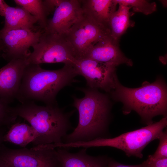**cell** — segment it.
<instances>
[{"label":"cell","instance_id":"6da1fadb","mask_svg":"<svg viewBox=\"0 0 167 167\" xmlns=\"http://www.w3.org/2000/svg\"><path fill=\"white\" fill-rule=\"evenodd\" d=\"M78 90L83 92L84 96L80 98L72 97L73 106L78 112V125L71 133L64 138L62 143L110 138L109 126L112 105L109 96L88 87Z\"/></svg>","mask_w":167,"mask_h":167},{"label":"cell","instance_id":"7a4b0ae2","mask_svg":"<svg viewBox=\"0 0 167 167\" xmlns=\"http://www.w3.org/2000/svg\"><path fill=\"white\" fill-rule=\"evenodd\" d=\"M78 74L74 65L64 64L55 70L43 69L39 65L28 64L25 68L16 99L21 103L40 101L46 105H58L56 97L64 87L76 81Z\"/></svg>","mask_w":167,"mask_h":167},{"label":"cell","instance_id":"3957f363","mask_svg":"<svg viewBox=\"0 0 167 167\" xmlns=\"http://www.w3.org/2000/svg\"><path fill=\"white\" fill-rule=\"evenodd\" d=\"M12 108L15 114L27 121L34 130L36 137L32 143L35 146L62 143L72 128L70 118L74 111L66 112L58 105L40 106L31 101Z\"/></svg>","mask_w":167,"mask_h":167},{"label":"cell","instance_id":"277c9868","mask_svg":"<svg viewBox=\"0 0 167 167\" xmlns=\"http://www.w3.org/2000/svg\"><path fill=\"white\" fill-rule=\"evenodd\" d=\"M110 93L114 100L123 104L124 114L135 111L146 125L153 123L156 116H167V88L161 78L152 83L145 82L141 87L134 88L123 86L118 80Z\"/></svg>","mask_w":167,"mask_h":167},{"label":"cell","instance_id":"5b68a950","mask_svg":"<svg viewBox=\"0 0 167 167\" xmlns=\"http://www.w3.org/2000/svg\"><path fill=\"white\" fill-rule=\"evenodd\" d=\"M167 125V117L158 122L139 129L123 133L114 138L96 139L87 141L75 142V148L87 149L91 147H108L123 151L128 157L142 158L143 151L151 142L158 139Z\"/></svg>","mask_w":167,"mask_h":167},{"label":"cell","instance_id":"8992f818","mask_svg":"<svg viewBox=\"0 0 167 167\" xmlns=\"http://www.w3.org/2000/svg\"><path fill=\"white\" fill-rule=\"evenodd\" d=\"M27 58L29 64L63 63L75 65L77 60L63 35L43 32Z\"/></svg>","mask_w":167,"mask_h":167},{"label":"cell","instance_id":"52a82bcc","mask_svg":"<svg viewBox=\"0 0 167 167\" xmlns=\"http://www.w3.org/2000/svg\"><path fill=\"white\" fill-rule=\"evenodd\" d=\"M76 60L83 59L92 45L110 36L109 28L100 24L83 13L68 31L63 35Z\"/></svg>","mask_w":167,"mask_h":167},{"label":"cell","instance_id":"ba28073f","mask_svg":"<svg viewBox=\"0 0 167 167\" xmlns=\"http://www.w3.org/2000/svg\"><path fill=\"white\" fill-rule=\"evenodd\" d=\"M0 158L8 167H60L57 150L47 145L13 149L2 144Z\"/></svg>","mask_w":167,"mask_h":167},{"label":"cell","instance_id":"9c48e42d","mask_svg":"<svg viewBox=\"0 0 167 167\" xmlns=\"http://www.w3.org/2000/svg\"><path fill=\"white\" fill-rule=\"evenodd\" d=\"M43 32L24 29L0 30V50L2 57L8 62L28 58L29 48L39 41Z\"/></svg>","mask_w":167,"mask_h":167},{"label":"cell","instance_id":"30bf717a","mask_svg":"<svg viewBox=\"0 0 167 167\" xmlns=\"http://www.w3.org/2000/svg\"><path fill=\"white\" fill-rule=\"evenodd\" d=\"M75 67L78 75L83 76L88 87L110 93L118 80L116 67L89 58L77 60Z\"/></svg>","mask_w":167,"mask_h":167},{"label":"cell","instance_id":"8fae6325","mask_svg":"<svg viewBox=\"0 0 167 167\" xmlns=\"http://www.w3.org/2000/svg\"><path fill=\"white\" fill-rule=\"evenodd\" d=\"M83 14L80 0H59L53 16L48 19L44 32L64 35Z\"/></svg>","mask_w":167,"mask_h":167},{"label":"cell","instance_id":"7c38bea8","mask_svg":"<svg viewBox=\"0 0 167 167\" xmlns=\"http://www.w3.org/2000/svg\"><path fill=\"white\" fill-rule=\"evenodd\" d=\"M27 58L11 61L0 69V97L8 104L16 97L24 69L28 64Z\"/></svg>","mask_w":167,"mask_h":167},{"label":"cell","instance_id":"4fadbf2b","mask_svg":"<svg viewBox=\"0 0 167 167\" xmlns=\"http://www.w3.org/2000/svg\"><path fill=\"white\" fill-rule=\"evenodd\" d=\"M85 58L116 67L123 64L129 66L133 65L131 60L122 52L118 43L115 42L110 35L99 41L89 48L83 58Z\"/></svg>","mask_w":167,"mask_h":167},{"label":"cell","instance_id":"5bb4252c","mask_svg":"<svg viewBox=\"0 0 167 167\" xmlns=\"http://www.w3.org/2000/svg\"><path fill=\"white\" fill-rule=\"evenodd\" d=\"M84 148L76 153L58 148L57 150L60 167H107L109 157L106 156H93L88 155Z\"/></svg>","mask_w":167,"mask_h":167},{"label":"cell","instance_id":"9a60e30c","mask_svg":"<svg viewBox=\"0 0 167 167\" xmlns=\"http://www.w3.org/2000/svg\"><path fill=\"white\" fill-rule=\"evenodd\" d=\"M80 1L84 14L98 23L109 28L110 18L116 11L117 5L114 0Z\"/></svg>","mask_w":167,"mask_h":167},{"label":"cell","instance_id":"2e32d148","mask_svg":"<svg viewBox=\"0 0 167 167\" xmlns=\"http://www.w3.org/2000/svg\"><path fill=\"white\" fill-rule=\"evenodd\" d=\"M5 24L2 29H24L33 31L37 22L36 18L22 7H12L7 5L4 11Z\"/></svg>","mask_w":167,"mask_h":167},{"label":"cell","instance_id":"e0dca14e","mask_svg":"<svg viewBox=\"0 0 167 167\" xmlns=\"http://www.w3.org/2000/svg\"><path fill=\"white\" fill-rule=\"evenodd\" d=\"M118 9L111 15L109 22L110 36L116 42L118 41L127 29L134 25L130 19L131 6L119 4Z\"/></svg>","mask_w":167,"mask_h":167},{"label":"cell","instance_id":"ac0fdd59","mask_svg":"<svg viewBox=\"0 0 167 167\" xmlns=\"http://www.w3.org/2000/svg\"><path fill=\"white\" fill-rule=\"evenodd\" d=\"M36 137L35 132L31 126L24 123L15 122L4 135L3 141L24 148L32 143Z\"/></svg>","mask_w":167,"mask_h":167},{"label":"cell","instance_id":"d6986e66","mask_svg":"<svg viewBox=\"0 0 167 167\" xmlns=\"http://www.w3.org/2000/svg\"><path fill=\"white\" fill-rule=\"evenodd\" d=\"M18 6L22 7L30 14L36 18L41 28L44 30L46 27L50 13L45 0H14Z\"/></svg>","mask_w":167,"mask_h":167},{"label":"cell","instance_id":"ffe728a7","mask_svg":"<svg viewBox=\"0 0 167 167\" xmlns=\"http://www.w3.org/2000/svg\"><path fill=\"white\" fill-rule=\"evenodd\" d=\"M117 4L130 6L134 11L142 13L145 15L151 14L157 10L156 3L144 0H114Z\"/></svg>","mask_w":167,"mask_h":167},{"label":"cell","instance_id":"44dd1931","mask_svg":"<svg viewBox=\"0 0 167 167\" xmlns=\"http://www.w3.org/2000/svg\"><path fill=\"white\" fill-rule=\"evenodd\" d=\"M18 117L13 112L12 107L0 97V127H8L15 122Z\"/></svg>","mask_w":167,"mask_h":167},{"label":"cell","instance_id":"7402d4cb","mask_svg":"<svg viewBox=\"0 0 167 167\" xmlns=\"http://www.w3.org/2000/svg\"><path fill=\"white\" fill-rule=\"evenodd\" d=\"M158 139L159 142L156 151L152 156L156 158H167V131H164Z\"/></svg>","mask_w":167,"mask_h":167},{"label":"cell","instance_id":"603a6c76","mask_svg":"<svg viewBox=\"0 0 167 167\" xmlns=\"http://www.w3.org/2000/svg\"><path fill=\"white\" fill-rule=\"evenodd\" d=\"M141 164L143 167H167V158H156L149 155Z\"/></svg>","mask_w":167,"mask_h":167},{"label":"cell","instance_id":"cb8c5ba5","mask_svg":"<svg viewBox=\"0 0 167 167\" xmlns=\"http://www.w3.org/2000/svg\"><path fill=\"white\" fill-rule=\"evenodd\" d=\"M107 167H143L141 164L135 165H128L119 163L111 158H109Z\"/></svg>","mask_w":167,"mask_h":167},{"label":"cell","instance_id":"d4e9b609","mask_svg":"<svg viewBox=\"0 0 167 167\" xmlns=\"http://www.w3.org/2000/svg\"><path fill=\"white\" fill-rule=\"evenodd\" d=\"M6 132L5 127H0V148L3 144L4 136Z\"/></svg>","mask_w":167,"mask_h":167},{"label":"cell","instance_id":"484cf974","mask_svg":"<svg viewBox=\"0 0 167 167\" xmlns=\"http://www.w3.org/2000/svg\"><path fill=\"white\" fill-rule=\"evenodd\" d=\"M7 4L3 0H0V15L4 16L5 8Z\"/></svg>","mask_w":167,"mask_h":167},{"label":"cell","instance_id":"4316f807","mask_svg":"<svg viewBox=\"0 0 167 167\" xmlns=\"http://www.w3.org/2000/svg\"><path fill=\"white\" fill-rule=\"evenodd\" d=\"M0 167H8L5 162L0 158Z\"/></svg>","mask_w":167,"mask_h":167},{"label":"cell","instance_id":"83f0119b","mask_svg":"<svg viewBox=\"0 0 167 167\" xmlns=\"http://www.w3.org/2000/svg\"></svg>","mask_w":167,"mask_h":167}]
</instances>
